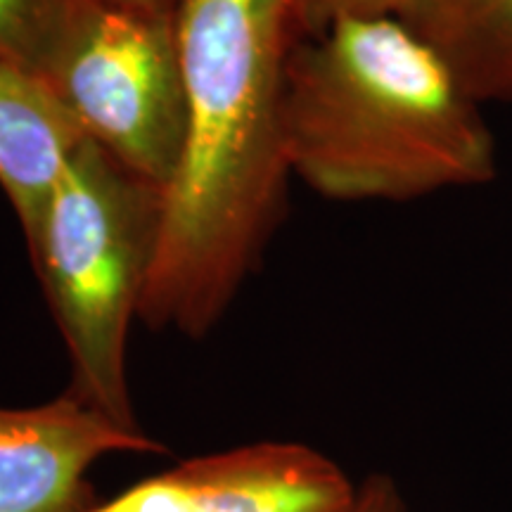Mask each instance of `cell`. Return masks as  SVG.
<instances>
[{
    "instance_id": "obj_4",
    "label": "cell",
    "mask_w": 512,
    "mask_h": 512,
    "mask_svg": "<svg viewBox=\"0 0 512 512\" xmlns=\"http://www.w3.org/2000/svg\"><path fill=\"white\" fill-rule=\"evenodd\" d=\"M38 74L86 140L166 192L188 117L176 12L136 0H72Z\"/></svg>"
},
{
    "instance_id": "obj_6",
    "label": "cell",
    "mask_w": 512,
    "mask_h": 512,
    "mask_svg": "<svg viewBox=\"0 0 512 512\" xmlns=\"http://www.w3.org/2000/svg\"><path fill=\"white\" fill-rule=\"evenodd\" d=\"M124 453L162 456L166 446L67 389L36 406L0 403V512H88L95 463Z\"/></svg>"
},
{
    "instance_id": "obj_10",
    "label": "cell",
    "mask_w": 512,
    "mask_h": 512,
    "mask_svg": "<svg viewBox=\"0 0 512 512\" xmlns=\"http://www.w3.org/2000/svg\"><path fill=\"white\" fill-rule=\"evenodd\" d=\"M425 0H294L290 46L342 19H399L411 22Z\"/></svg>"
},
{
    "instance_id": "obj_3",
    "label": "cell",
    "mask_w": 512,
    "mask_h": 512,
    "mask_svg": "<svg viewBox=\"0 0 512 512\" xmlns=\"http://www.w3.org/2000/svg\"><path fill=\"white\" fill-rule=\"evenodd\" d=\"M162 207V190L83 140L27 240L67 349V392L131 430L143 427L128 384V337L155 256Z\"/></svg>"
},
{
    "instance_id": "obj_9",
    "label": "cell",
    "mask_w": 512,
    "mask_h": 512,
    "mask_svg": "<svg viewBox=\"0 0 512 512\" xmlns=\"http://www.w3.org/2000/svg\"><path fill=\"white\" fill-rule=\"evenodd\" d=\"M72 0H0V57L38 72Z\"/></svg>"
},
{
    "instance_id": "obj_8",
    "label": "cell",
    "mask_w": 512,
    "mask_h": 512,
    "mask_svg": "<svg viewBox=\"0 0 512 512\" xmlns=\"http://www.w3.org/2000/svg\"><path fill=\"white\" fill-rule=\"evenodd\" d=\"M408 27L479 102L512 100V0H425Z\"/></svg>"
},
{
    "instance_id": "obj_2",
    "label": "cell",
    "mask_w": 512,
    "mask_h": 512,
    "mask_svg": "<svg viewBox=\"0 0 512 512\" xmlns=\"http://www.w3.org/2000/svg\"><path fill=\"white\" fill-rule=\"evenodd\" d=\"M479 102L399 19H342L294 41L280 69L290 174L339 202H408L496 178Z\"/></svg>"
},
{
    "instance_id": "obj_13",
    "label": "cell",
    "mask_w": 512,
    "mask_h": 512,
    "mask_svg": "<svg viewBox=\"0 0 512 512\" xmlns=\"http://www.w3.org/2000/svg\"><path fill=\"white\" fill-rule=\"evenodd\" d=\"M136 3L150 5V8H159V10H166V12H176L181 0H136Z\"/></svg>"
},
{
    "instance_id": "obj_11",
    "label": "cell",
    "mask_w": 512,
    "mask_h": 512,
    "mask_svg": "<svg viewBox=\"0 0 512 512\" xmlns=\"http://www.w3.org/2000/svg\"><path fill=\"white\" fill-rule=\"evenodd\" d=\"M351 512H408V505L394 477L373 472L358 484V496Z\"/></svg>"
},
{
    "instance_id": "obj_12",
    "label": "cell",
    "mask_w": 512,
    "mask_h": 512,
    "mask_svg": "<svg viewBox=\"0 0 512 512\" xmlns=\"http://www.w3.org/2000/svg\"><path fill=\"white\" fill-rule=\"evenodd\" d=\"M292 3H294V0H264L268 22H271V27L275 29V34L280 36V41L285 43V48H290Z\"/></svg>"
},
{
    "instance_id": "obj_1",
    "label": "cell",
    "mask_w": 512,
    "mask_h": 512,
    "mask_svg": "<svg viewBox=\"0 0 512 512\" xmlns=\"http://www.w3.org/2000/svg\"><path fill=\"white\" fill-rule=\"evenodd\" d=\"M188 117L138 320L204 339L259 264L285 202L280 69L264 0H181Z\"/></svg>"
},
{
    "instance_id": "obj_5",
    "label": "cell",
    "mask_w": 512,
    "mask_h": 512,
    "mask_svg": "<svg viewBox=\"0 0 512 512\" xmlns=\"http://www.w3.org/2000/svg\"><path fill=\"white\" fill-rule=\"evenodd\" d=\"M358 484L299 441L204 453L140 479L88 512H351Z\"/></svg>"
},
{
    "instance_id": "obj_7",
    "label": "cell",
    "mask_w": 512,
    "mask_h": 512,
    "mask_svg": "<svg viewBox=\"0 0 512 512\" xmlns=\"http://www.w3.org/2000/svg\"><path fill=\"white\" fill-rule=\"evenodd\" d=\"M86 140L41 74L0 57V190L24 240L36 233L57 181Z\"/></svg>"
}]
</instances>
